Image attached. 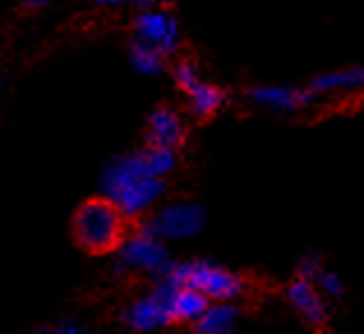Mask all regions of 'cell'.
<instances>
[{"label":"cell","mask_w":364,"mask_h":334,"mask_svg":"<svg viewBox=\"0 0 364 334\" xmlns=\"http://www.w3.org/2000/svg\"><path fill=\"white\" fill-rule=\"evenodd\" d=\"M323 256L321 254H316V252H306L300 256V261H298V276H304V279H309L314 281L316 276L321 274L323 270Z\"/></svg>","instance_id":"ac0fdd59"},{"label":"cell","mask_w":364,"mask_h":334,"mask_svg":"<svg viewBox=\"0 0 364 334\" xmlns=\"http://www.w3.org/2000/svg\"><path fill=\"white\" fill-rule=\"evenodd\" d=\"M129 231V222L107 196H92L76 208L72 217L74 242L92 256H107Z\"/></svg>","instance_id":"7a4b0ae2"},{"label":"cell","mask_w":364,"mask_h":334,"mask_svg":"<svg viewBox=\"0 0 364 334\" xmlns=\"http://www.w3.org/2000/svg\"><path fill=\"white\" fill-rule=\"evenodd\" d=\"M171 79H173V83L182 92H185L189 85H194L200 79V72H198V67H196L194 60L182 58V60L173 63V67H171Z\"/></svg>","instance_id":"e0dca14e"},{"label":"cell","mask_w":364,"mask_h":334,"mask_svg":"<svg viewBox=\"0 0 364 334\" xmlns=\"http://www.w3.org/2000/svg\"><path fill=\"white\" fill-rule=\"evenodd\" d=\"M18 3L26 9H44V7H51L53 3H58V0H18Z\"/></svg>","instance_id":"44dd1931"},{"label":"cell","mask_w":364,"mask_h":334,"mask_svg":"<svg viewBox=\"0 0 364 334\" xmlns=\"http://www.w3.org/2000/svg\"><path fill=\"white\" fill-rule=\"evenodd\" d=\"M247 99L263 111L293 116V113L314 107L318 97L309 88H295V85L284 83H258L247 90Z\"/></svg>","instance_id":"ba28073f"},{"label":"cell","mask_w":364,"mask_h":334,"mask_svg":"<svg viewBox=\"0 0 364 334\" xmlns=\"http://www.w3.org/2000/svg\"><path fill=\"white\" fill-rule=\"evenodd\" d=\"M132 37L155 46L166 58L180 51L182 31L178 16L168 7H141L132 18Z\"/></svg>","instance_id":"8992f818"},{"label":"cell","mask_w":364,"mask_h":334,"mask_svg":"<svg viewBox=\"0 0 364 334\" xmlns=\"http://www.w3.org/2000/svg\"><path fill=\"white\" fill-rule=\"evenodd\" d=\"M132 5H136V9L141 7H171L176 0H129Z\"/></svg>","instance_id":"ffe728a7"},{"label":"cell","mask_w":364,"mask_h":334,"mask_svg":"<svg viewBox=\"0 0 364 334\" xmlns=\"http://www.w3.org/2000/svg\"><path fill=\"white\" fill-rule=\"evenodd\" d=\"M364 85V70L360 65L343 67V70H332L314 76L306 85L316 97H341V95H355Z\"/></svg>","instance_id":"8fae6325"},{"label":"cell","mask_w":364,"mask_h":334,"mask_svg":"<svg viewBox=\"0 0 364 334\" xmlns=\"http://www.w3.org/2000/svg\"><path fill=\"white\" fill-rule=\"evenodd\" d=\"M168 291L171 284L166 279L157 276L155 289L148 291L141 298L132 300L127 307L122 309L120 320L122 325L129 332H139V334H150V332H161L173 325L168 313Z\"/></svg>","instance_id":"52a82bcc"},{"label":"cell","mask_w":364,"mask_h":334,"mask_svg":"<svg viewBox=\"0 0 364 334\" xmlns=\"http://www.w3.org/2000/svg\"><path fill=\"white\" fill-rule=\"evenodd\" d=\"M242 309L235 302H210L205 311L191 323L196 334H233L240 325Z\"/></svg>","instance_id":"7c38bea8"},{"label":"cell","mask_w":364,"mask_h":334,"mask_svg":"<svg viewBox=\"0 0 364 334\" xmlns=\"http://www.w3.org/2000/svg\"><path fill=\"white\" fill-rule=\"evenodd\" d=\"M284 300L289 307L298 313V316L314 330H323L330 320V302L328 298L316 289V284L304 279V276H295L293 281L286 284Z\"/></svg>","instance_id":"9c48e42d"},{"label":"cell","mask_w":364,"mask_h":334,"mask_svg":"<svg viewBox=\"0 0 364 334\" xmlns=\"http://www.w3.org/2000/svg\"><path fill=\"white\" fill-rule=\"evenodd\" d=\"M189 136V125L185 116L168 107V104H161L155 107L146 118V125H143V143L146 146H159V148H180L182 143Z\"/></svg>","instance_id":"30bf717a"},{"label":"cell","mask_w":364,"mask_h":334,"mask_svg":"<svg viewBox=\"0 0 364 334\" xmlns=\"http://www.w3.org/2000/svg\"><path fill=\"white\" fill-rule=\"evenodd\" d=\"M171 284V281H168ZM210 300L203 293L191 289V286H180V284H171L168 291V313L173 325H191L200 313L205 311Z\"/></svg>","instance_id":"4fadbf2b"},{"label":"cell","mask_w":364,"mask_h":334,"mask_svg":"<svg viewBox=\"0 0 364 334\" xmlns=\"http://www.w3.org/2000/svg\"><path fill=\"white\" fill-rule=\"evenodd\" d=\"M185 97H187V109L194 118H213L217 116L219 111L226 107L228 102V92L217 83H210L205 81L203 76L194 83L189 85L185 90Z\"/></svg>","instance_id":"5bb4252c"},{"label":"cell","mask_w":364,"mask_h":334,"mask_svg":"<svg viewBox=\"0 0 364 334\" xmlns=\"http://www.w3.org/2000/svg\"><path fill=\"white\" fill-rule=\"evenodd\" d=\"M314 284L328 300H337V298H341L343 293H346V284H343L339 272H332V270H328V267H323L321 274L314 279Z\"/></svg>","instance_id":"2e32d148"},{"label":"cell","mask_w":364,"mask_h":334,"mask_svg":"<svg viewBox=\"0 0 364 334\" xmlns=\"http://www.w3.org/2000/svg\"><path fill=\"white\" fill-rule=\"evenodd\" d=\"M90 5L95 7H107V9H116V7H122V5H127L129 0H88Z\"/></svg>","instance_id":"7402d4cb"},{"label":"cell","mask_w":364,"mask_h":334,"mask_svg":"<svg viewBox=\"0 0 364 334\" xmlns=\"http://www.w3.org/2000/svg\"><path fill=\"white\" fill-rule=\"evenodd\" d=\"M161 279L191 286L203 293L210 302H237L247 293V279L240 272L210 259L171 261Z\"/></svg>","instance_id":"3957f363"},{"label":"cell","mask_w":364,"mask_h":334,"mask_svg":"<svg viewBox=\"0 0 364 334\" xmlns=\"http://www.w3.org/2000/svg\"><path fill=\"white\" fill-rule=\"evenodd\" d=\"M55 332H58V334H79V332H85V328L81 325V323H76V320H65V323H60L58 328H55Z\"/></svg>","instance_id":"d6986e66"},{"label":"cell","mask_w":364,"mask_h":334,"mask_svg":"<svg viewBox=\"0 0 364 334\" xmlns=\"http://www.w3.org/2000/svg\"><path fill=\"white\" fill-rule=\"evenodd\" d=\"M178 168V150L143 146L111 157L100 173L102 196H107L127 222H141L159 200H164L166 178Z\"/></svg>","instance_id":"6da1fadb"},{"label":"cell","mask_w":364,"mask_h":334,"mask_svg":"<svg viewBox=\"0 0 364 334\" xmlns=\"http://www.w3.org/2000/svg\"><path fill=\"white\" fill-rule=\"evenodd\" d=\"M3 83H5V76H3V65H0V92H3Z\"/></svg>","instance_id":"603a6c76"},{"label":"cell","mask_w":364,"mask_h":334,"mask_svg":"<svg viewBox=\"0 0 364 334\" xmlns=\"http://www.w3.org/2000/svg\"><path fill=\"white\" fill-rule=\"evenodd\" d=\"M208 224L205 208L196 200L178 198V200H159L139 222L143 231L159 237L164 242L191 240L196 237Z\"/></svg>","instance_id":"277c9868"},{"label":"cell","mask_w":364,"mask_h":334,"mask_svg":"<svg viewBox=\"0 0 364 334\" xmlns=\"http://www.w3.org/2000/svg\"><path fill=\"white\" fill-rule=\"evenodd\" d=\"M127 58L136 74L148 76V79H155V76H161L166 72V55L159 53L155 46L134 40V37L127 44Z\"/></svg>","instance_id":"9a60e30c"},{"label":"cell","mask_w":364,"mask_h":334,"mask_svg":"<svg viewBox=\"0 0 364 334\" xmlns=\"http://www.w3.org/2000/svg\"><path fill=\"white\" fill-rule=\"evenodd\" d=\"M116 261H113V274L127 276V274H150V276H161L171 265V254L164 240L150 235L136 226L134 231H127L120 244L116 247Z\"/></svg>","instance_id":"5b68a950"}]
</instances>
